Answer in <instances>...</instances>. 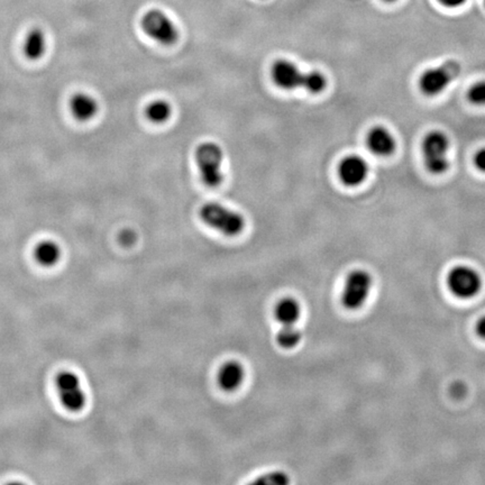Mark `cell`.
Instances as JSON below:
<instances>
[{"label":"cell","mask_w":485,"mask_h":485,"mask_svg":"<svg viewBox=\"0 0 485 485\" xmlns=\"http://www.w3.org/2000/svg\"><path fill=\"white\" fill-rule=\"evenodd\" d=\"M272 79L277 87L284 90L305 89L311 93H323L327 79L319 71L303 73L291 61L277 60L272 66Z\"/></svg>","instance_id":"obj_1"},{"label":"cell","mask_w":485,"mask_h":485,"mask_svg":"<svg viewBox=\"0 0 485 485\" xmlns=\"http://www.w3.org/2000/svg\"><path fill=\"white\" fill-rule=\"evenodd\" d=\"M275 316L281 325L277 335L279 346L284 350L295 348L301 341L300 330L295 327L300 319V305L293 298H283L275 306Z\"/></svg>","instance_id":"obj_2"},{"label":"cell","mask_w":485,"mask_h":485,"mask_svg":"<svg viewBox=\"0 0 485 485\" xmlns=\"http://www.w3.org/2000/svg\"><path fill=\"white\" fill-rule=\"evenodd\" d=\"M200 218L210 229L227 237H235L245 229V220L236 211L218 202H208L200 209Z\"/></svg>","instance_id":"obj_3"},{"label":"cell","mask_w":485,"mask_h":485,"mask_svg":"<svg viewBox=\"0 0 485 485\" xmlns=\"http://www.w3.org/2000/svg\"><path fill=\"white\" fill-rule=\"evenodd\" d=\"M194 156L201 181L209 188L220 187L224 180V153L220 145L213 141L202 143L197 148Z\"/></svg>","instance_id":"obj_4"},{"label":"cell","mask_w":485,"mask_h":485,"mask_svg":"<svg viewBox=\"0 0 485 485\" xmlns=\"http://www.w3.org/2000/svg\"><path fill=\"white\" fill-rule=\"evenodd\" d=\"M449 139L440 130H433L422 141V156L424 167L433 174H444L451 167L448 157Z\"/></svg>","instance_id":"obj_5"},{"label":"cell","mask_w":485,"mask_h":485,"mask_svg":"<svg viewBox=\"0 0 485 485\" xmlns=\"http://www.w3.org/2000/svg\"><path fill=\"white\" fill-rule=\"evenodd\" d=\"M461 72L462 67L457 61H446L438 67L426 70L419 78V88L424 95L435 97L444 93Z\"/></svg>","instance_id":"obj_6"},{"label":"cell","mask_w":485,"mask_h":485,"mask_svg":"<svg viewBox=\"0 0 485 485\" xmlns=\"http://www.w3.org/2000/svg\"><path fill=\"white\" fill-rule=\"evenodd\" d=\"M141 27L156 43L170 47L179 38V31L174 20L159 9H152L141 17Z\"/></svg>","instance_id":"obj_7"},{"label":"cell","mask_w":485,"mask_h":485,"mask_svg":"<svg viewBox=\"0 0 485 485\" xmlns=\"http://www.w3.org/2000/svg\"><path fill=\"white\" fill-rule=\"evenodd\" d=\"M373 280L370 273L356 270L347 277L344 286L341 303L348 310H357L367 302L372 289Z\"/></svg>","instance_id":"obj_8"},{"label":"cell","mask_w":485,"mask_h":485,"mask_svg":"<svg viewBox=\"0 0 485 485\" xmlns=\"http://www.w3.org/2000/svg\"><path fill=\"white\" fill-rule=\"evenodd\" d=\"M448 289L462 299L473 298L479 293L482 280L475 270L468 266L454 268L447 277Z\"/></svg>","instance_id":"obj_9"},{"label":"cell","mask_w":485,"mask_h":485,"mask_svg":"<svg viewBox=\"0 0 485 485\" xmlns=\"http://www.w3.org/2000/svg\"><path fill=\"white\" fill-rule=\"evenodd\" d=\"M369 170V165L362 156L348 155L338 165V176L347 187H357L365 181Z\"/></svg>","instance_id":"obj_10"},{"label":"cell","mask_w":485,"mask_h":485,"mask_svg":"<svg viewBox=\"0 0 485 485\" xmlns=\"http://www.w3.org/2000/svg\"><path fill=\"white\" fill-rule=\"evenodd\" d=\"M367 146L374 155L385 157L394 153L397 141L387 128L376 126L367 134Z\"/></svg>","instance_id":"obj_11"},{"label":"cell","mask_w":485,"mask_h":485,"mask_svg":"<svg viewBox=\"0 0 485 485\" xmlns=\"http://www.w3.org/2000/svg\"><path fill=\"white\" fill-rule=\"evenodd\" d=\"M245 378V370L242 364L236 361H229L220 367L218 372V384L225 392H234L238 390Z\"/></svg>","instance_id":"obj_12"},{"label":"cell","mask_w":485,"mask_h":485,"mask_svg":"<svg viewBox=\"0 0 485 485\" xmlns=\"http://www.w3.org/2000/svg\"><path fill=\"white\" fill-rule=\"evenodd\" d=\"M70 111L77 121H89L98 114V102L93 95L86 93H75L70 99Z\"/></svg>","instance_id":"obj_13"},{"label":"cell","mask_w":485,"mask_h":485,"mask_svg":"<svg viewBox=\"0 0 485 485\" xmlns=\"http://www.w3.org/2000/svg\"><path fill=\"white\" fill-rule=\"evenodd\" d=\"M23 51L29 60L36 61L43 58L47 52V38L43 31L40 29L29 31L24 40Z\"/></svg>","instance_id":"obj_14"},{"label":"cell","mask_w":485,"mask_h":485,"mask_svg":"<svg viewBox=\"0 0 485 485\" xmlns=\"http://www.w3.org/2000/svg\"><path fill=\"white\" fill-rule=\"evenodd\" d=\"M61 257L60 246L52 240L40 242L35 249V259L44 266H52Z\"/></svg>","instance_id":"obj_15"},{"label":"cell","mask_w":485,"mask_h":485,"mask_svg":"<svg viewBox=\"0 0 485 485\" xmlns=\"http://www.w3.org/2000/svg\"><path fill=\"white\" fill-rule=\"evenodd\" d=\"M145 115L148 117V121H152L154 124H163L170 119L171 115H172V107L168 101H152L145 109Z\"/></svg>","instance_id":"obj_16"},{"label":"cell","mask_w":485,"mask_h":485,"mask_svg":"<svg viewBox=\"0 0 485 485\" xmlns=\"http://www.w3.org/2000/svg\"><path fill=\"white\" fill-rule=\"evenodd\" d=\"M61 400L64 407L71 411H79L84 408L86 396L79 387H71L69 390L61 391Z\"/></svg>","instance_id":"obj_17"},{"label":"cell","mask_w":485,"mask_h":485,"mask_svg":"<svg viewBox=\"0 0 485 485\" xmlns=\"http://www.w3.org/2000/svg\"><path fill=\"white\" fill-rule=\"evenodd\" d=\"M468 99L477 106H485V80L479 81L470 88Z\"/></svg>","instance_id":"obj_18"},{"label":"cell","mask_w":485,"mask_h":485,"mask_svg":"<svg viewBox=\"0 0 485 485\" xmlns=\"http://www.w3.org/2000/svg\"><path fill=\"white\" fill-rule=\"evenodd\" d=\"M255 483L265 485H282L289 483V477H286V474L282 473V472H273V473L266 474V475L259 477Z\"/></svg>","instance_id":"obj_19"},{"label":"cell","mask_w":485,"mask_h":485,"mask_svg":"<svg viewBox=\"0 0 485 485\" xmlns=\"http://www.w3.org/2000/svg\"><path fill=\"white\" fill-rule=\"evenodd\" d=\"M119 240H121L123 245H133L136 240L135 233H134L133 231H130V229H126V231H121V236H119Z\"/></svg>","instance_id":"obj_20"},{"label":"cell","mask_w":485,"mask_h":485,"mask_svg":"<svg viewBox=\"0 0 485 485\" xmlns=\"http://www.w3.org/2000/svg\"><path fill=\"white\" fill-rule=\"evenodd\" d=\"M474 164L477 170L485 172V148L477 151V153L474 156Z\"/></svg>","instance_id":"obj_21"},{"label":"cell","mask_w":485,"mask_h":485,"mask_svg":"<svg viewBox=\"0 0 485 485\" xmlns=\"http://www.w3.org/2000/svg\"><path fill=\"white\" fill-rule=\"evenodd\" d=\"M468 0H438V3L446 8H459L463 6Z\"/></svg>","instance_id":"obj_22"},{"label":"cell","mask_w":485,"mask_h":485,"mask_svg":"<svg viewBox=\"0 0 485 485\" xmlns=\"http://www.w3.org/2000/svg\"><path fill=\"white\" fill-rule=\"evenodd\" d=\"M477 332L479 337H482L483 339H485V317L482 318V319L477 323Z\"/></svg>","instance_id":"obj_23"},{"label":"cell","mask_w":485,"mask_h":485,"mask_svg":"<svg viewBox=\"0 0 485 485\" xmlns=\"http://www.w3.org/2000/svg\"><path fill=\"white\" fill-rule=\"evenodd\" d=\"M465 391V387H462V385H459V387H454L453 389V393L455 394V396H462L463 393H464Z\"/></svg>","instance_id":"obj_24"},{"label":"cell","mask_w":485,"mask_h":485,"mask_svg":"<svg viewBox=\"0 0 485 485\" xmlns=\"http://www.w3.org/2000/svg\"><path fill=\"white\" fill-rule=\"evenodd\" d=\"M383 1H385V3H394L397 0H383Z\"/></svg>","instance_id":"obj_25"},{"label":"cell","mask_w":485,"mask_h":485,"mask_svg":"<svg viewBox=\"0 0 485 485\" xmlns=\"http://www.w3.org/2000/svg\"><path fill=\"white\" fill-rule=\"evenodd\" d=\"M484 6H485V0H484Z\"/></svg>","instance_id":"obj_26"}]
</instances>
